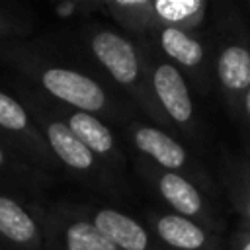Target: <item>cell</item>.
<instances>
[{"label":"cell","mask_w":250,"mask_h":250,"mask_svg":"<svg viewBox=\"0 0 250 250\" xmlns=\"http://www.w3.org/2000/svg\"><path fill=\"white\" fill-rule=\"evenodd\" d=\"M156 188L162 199L176 211V215L191 219L211 232H223L225 223L215 213L213 205L203 197L199 188L191 180H188V176L162 172L156 180Z\"/></svg>","instance_id":"cell-1"},{"label":"cell","mask_w":250,"mask_h":250,"mask_svg":"<svg viewBox=\"0 0 250 250\" xmlns=\"http://www.w3.org/2000/svg\"><path fill=\"white\" fill-rule=\"evenodd\" d=\"M39 82L51 96L74 105L84 113L94 115L98 111H104L107 104L102 86L94 78L72 68H64V66L47 68L41 72Z\"/></svg>","instance_id":"cell-2"},{"label":"cell","mask_w":250,"mask_h":250,"mask_svg":"<svg viewBox=\"0 0 250 250\" xmlns=\"http://www.w3.org/2000/svg\"><path fill=\"white\" fill-rule=\"evenodd\" d=\"M215 74L230 113L240 115V105L250 88V43L232 39L223 43L215 61Z\"/></svg>","instance_id":"cell-3"},{"label":"cell","mask_w":250,"mask_h":250,"mask_svg":"<svg viewBox=\"0 0 250 250\" xmlns=\"http://www.w3.org/2000/svg\"><path fill=\"white\" fill-rule=\"evenodd\" d=\"M133 141L141 152L150 156L158 166L166 168L168 172L180 174L182 170H188V178L191 182L197 178L199 182L209 186V180L205 178V174H201L197 170V166L191 164L188 150L176 139H172L168 133H164L156 127L143 125V127H137L133 131Z\"/></svg>","instance_id":"cell-4"},{"label":"cell","mask_w":250,"mask_h":250,"mask_svg":"<svg viewBox=\"0 0 250 250\" xmlns=\"http://www.w3.org/2000/svg\"><path fill=\"white\" fill-rule=\"evenodd\" d=\"M90 49L115 82L131 86L139 80V55L123 35L111 29H100L92 35Z\"/></svg>","instance_id":"cell-5"},{"label":"cell","mask_w":250,"mask_h":250,"mask_svg":"<svg viewBox=\"0 0 250 250\" xmlns=\"http://www.w3.org/2000/svg\"><path fill=\"white\" fill-rule=\"evenodd\" d=\"M150 82L166 115L180 127H189L193 121V102L180 68L172 62H158L152 68Z\"/></svg>","instance_id":"cell-6"},{"label":"cell","mask_w":250,"mask_h":250,"mask_svg":"<svg viewBox=\"0 0 250 250\" xmlns=\"http://www.w3.org/2000/svg\"><path fill=\"white\" fill-rule=\"evenodd\" d=\"M154 232L174 250H219L217 236L211 230L176 213H166L154 219Z\"/></svg>","instance_id":"cell-7"},{"label":"cell","mask_w":250,"mask_h":250,"mask_svg":"<svg viewBox=\"0 0 250 250\" xmlns=\"http://www.w3.org/2000/svg\"><path fill=\"white\" fill-rule=\"evenodd\" d=\"M96 229L117 246V250H148L150 238L141 223L115 209H100L94 213Z\"/></svg>","instance_id":"cell-8"},{"label":"cell","mask_w":250,"mask_h":250,"mask_svg":"<svg viewBox=\"0 0 250 250\" xmlns=\"http://www.w3.org/2000/svg\"><path fill=\"white\" fill-rule=\"evenodd\" d=\"M45 137L53 152L66 164L68 168L76 172H92L96 170V160L94 154L78 141V137L66 127L62 121H45L43 125Z\"/></svg>","instance_id":"cell-9"},{"label":"cell","mask_w":250,"mask_h":250,"mask_svg":"<svg viewBox=\"0 0 250 250\" xmlns=\"http://www.w3.org/2000/svg\"><path fill=\"white\" fill-rule=\"evenodd\" d=\"M0 234L25 248H37L41 234L35 219L16 199L0 195Z\"/></svg>","instance_id":"cell-10"},{"label":"cell","mask_w":250,"mask_h":250,"mask_svg":"<svg viewBox=\"0 0 250 250\" xmlns=\"http://www.w3.org/2000/svg\"><path fill=\"white\" fill-rule=\"evenodd\" d=\"M158 43H160V49L172 61H176L180 66L188 70L199 72L205 66V47L188 29L162 25L158 33Z\"/></svg>","instance_id":"cell-11"},{"label":"cell","mask_w":250,"mask_h":250,"mask_svg":"<svg viewBox=\"0 0 250 250\" xmlns=\"http://www.w3.org/2000/svg\"><path fill=\"white\" fill-rule=\"evenodd\" d=\"M66 127L78 137V141L92 152L100 156H111L115 152V141L107 125H104L96 115L76 111L70 113Z\"/></svg>","instance_id":"cell-12"},{"label":"cell","mask_w":250,"mask_h":250,"mask_svg":"<svg viewBox=\"0 0 250 250\" xmlns=\"http://www.w3.org/2000/svg\"><path fill=\"white\" fill-rule=\"evenodd\" d=\"M148 10H152L158 21H162L164 25L186 29V25H195L203 20L207 2L203 0H156V2H150Z\"/></svg>","instance_id":"cell-13"},{"label":"cell","mask_w":250,"mask_h":250,"mask_svg":"<svg viewBox=\"0 0 250 250\" xmlns=\"http://www.w3.org/2000/svg\"><path fill=\"white\" fill-rule=\"evenodd\" d=\"M223 178L232 207L236 209L242 223L250 230V172L236 158H227Z\"/></svg>","instance_id":"cell-14"},{"label":"cell","mask_w":250,"mask_h":250,"mask_svg":"<svg viewBox=\"0 0 250 250\" xmlns=\"http://www.w3.org/2000/svg\"><path fill=\"white\" fill-rule=\"evenodd\" d=\"M64 250H117L90 221H74L64 230Z\"/></svg>","instance_id":"cell-15"},{"label":"cell","mask_w":250,"mask_h":250,"mask_svg":"<svg viewBox=\"0 0 250 250\" xmlns=\"http://www.w3.org/2000/svg\"><path fill=\"white\" fill-rule=\"evenodd\" d=\"M0 127L10 133H23L29 131V117L27 111L20 102L0 90Z\"/></svg>","instance_id":"cell-16"},{"label":"cell","mask_w":250,"mask_h":250,"mask_svg":"<svg viewBox=\"0 0 250 250\" xmlns=\"http://www.w3.org/2000/svg\"><path fill=\"white\" fill-rule=\"evenodd\" d=\"M232 250H250V230H238L232 238Z\"/></svg>","instance_id":"cell-17"},{"label":"cell","mask_w":250,"mask_h":250,"mask_svg":"<svg viewBox=\"0 0 250 250\" xmlns=\"http://www.w3.org/2000/svg\"><path fill=\"white\" fill-rule=\"evenodd\" d=\"M240 115H242L244 123H246V125H248V129H250V88L246 90V94H244V98H242V105H240Z\"/></svg>","instance_id":"cell-18"},{"label":"cell","mask_w":250,"mask_h":250,"mask_svg":"<svg viewBox=\"0 0 250 250\" xmlns=\"http://www.w3.org/2000/svg\"><path fill=\"white\" fill-rule=\"evenodd\" d=\"M72 10H74V4H62V6H59V8H57V12H59V16H61V18H68Z\"/></svg>","instance_id":"cell-19"},{"label":"cell","mask_w":250,"mask_h":250,"mask_svg":"<svg viewBox=\"0 0 250 250\" xmlns=\"http://www.w3.org/2000/svg\"><path fill=\"white\" fill-rule=\"evenodd\" d=\"M236 160H238V162H240V164L250 172V152H248V154H244V156H238Z\"/></svg>","instance_id":"cell-20"},{"label":"cell","mask_w":250,"mask_h":250,"mask_svg":"<svg viewBox=\"0 0 250 250\" xmlns=\"http://www.w3.org/2000/svg\"><path fill=\"white\" fill-rule=\"evenodd\" d=\"M6 164V154H4V150L0 148V170H2V166Z\"/></svg>","instance_id":"cell-21"},{"label":"cell","mask_w":250,"mask_h":250,"mask_svg":"<svg viewBox=\"0 0 250 250\" xmlns=\"http://www.w3.org/2000/svg\"><path fill=\"white\" fill-rule=\"evenodd\" d=\"M0 29H2V20H0Z\"/></svg>","instance_id":"cell-22"},{"label":"cell","mask_w":250,"mask_h":250,"mask_svg":"<svg viewBox=\"0 0 250 250\" xmlns=\"http://www.w3.org/2000/svg\"><path fill=\"white\" fill-rule=\"evenodd\" d=\"M248 8H250V4H248Z\"/></svg>","instance_id":"cell-23"}]
</instances>
